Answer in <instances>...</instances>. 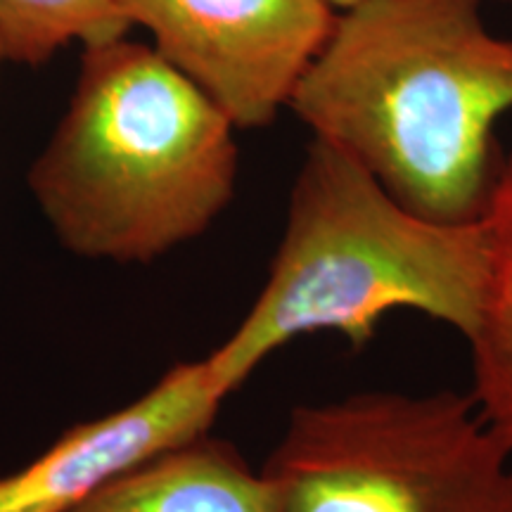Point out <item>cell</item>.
<instances>
[{"label": "cell", "mask_w": 512, "mask_h": 512, "mask_svg": "<svg viewBox=\"0 0 512 512\" xmlns=\"http://www.w3.org/2000/svg\"><path fill=\"white\" fill-rule=\"evenodd\" d=\"M486 0H361L337 15L290 110L394 200L437 221L482 219L512 112V38Z\"/></svg>", "instance_id": "1"}, {"label": "cell", "mask_w": 512, "mask_h": 512, "mask_svg": "<svg viewBox=\"0 0 512 512\" xmlns=\"http://www.w3.org/2000/svg\"><path fill=\"white\" fill-rule=\"evenodd\" d=\"M233 121L155 48L119 36L83 48L74 93L29 169L69 254L152 264L207 233L238 183Z\"/></svg>", "instance_id": "2"}, {"label": "cell", "mask_w": 512, "mask_h": 512, "mask_svg": "<svg viewBox=\"0 0 512 512\" xmlns=\"http://www.w3.org/2000/svg\"><path fill=\"white\" fill-rule=\"evenodd\" d=\"M486 280L484 219L415 214L349 155L313 138L266 283L238 328L204 358L230 396L297 337L332 332L363 349L396 311L439 320L467 342Z\"/></svg>", "instance_id": "3"}, {"label": "cell", "mask_w": 512, "mask_h": 512, "mask_svg": "<svg viewBox=\"0 0 512 512\" xmlns=\"http://www.w3.org/2000/svg\"><path fill=\"white\" fill-rule=\"evenodd\" d=\"M261 475L278 512H512V446L451 389L302 403Z\"/></svg>", "instance_id": "4"}, {"label": "cell", "mask_w": 512, "mask_h": 512, "mask_svg": "<svg viewBox=\"0 0 512 512\" xmlns=\"http://www.w3.org/2000/svg\"><path fill=\"white\" fill-rule=\"evenodd\" d=\"M235 128L273 124L337 22L328 0H119Z\"/></svg>", "instance_id": "5"}, {"label": "cell", "mask_w": 512, "mask_h": 512, "mask_svg": "<svg viewBox=\"0 0 512 512\" xmlns=\"http://www.w3.org/2000/svg\"><path fill=\"white\" fill-rule=\"evenodd\" d=\"M226 399L207 358L178 363L138 399L72 427L0 477V512H72L124 472L207 434Z\"/></svg>", "instance_id": "6"}, {"label": "cell", "mask_w": 512, "mask_h": 512, "mask_svg": "<svg viewBox=\"0 0 512 512\" xmlns=\"http://www.w3.org/2000/svg\"><path fill=\"white\" fill-rule=\"evenodd\" d=\"M72 512H278L261 470L211 434L157 453Z\"/></svg>", "instance_id": "7"}, {"label": "cell", "mask_w": 512, "mask_h": 512, "mask_svg": "<svg viewBox=\"0 0 512 512\" xmlns=\"http://www.w3.org/2000/svg\"><path fill=\"white\" fill-rule=\"evenodd\" d=\"M482 219L489 235V280L477 330L467 339L470 394L512 446V155L503 157Z\"/></svg>", "instance_id": "8"}, {"label": "cell", "mask_w": 512, "mask_h": 512, "mask_svg": "<svg viewBox=\"0 0 512 512\" xmlns=\"http://www.w3.org/2000/svg\"><path fill=\"white\" fill-rule=\"evenodd\" d=\"M119 0H0V50L5 62L36 64L79 41L86 46L126 36Z\"/></svg>", "instance_id": "9"}, {"label": "cell", "mask_w": 512, "mask_h": 512, "mask_svg": "<svg viewBox=\"0 0 512 512\" xmlns=\"http://www.w3.org/2000/svg\"><path fill=\"white\" fill-rule=\"evenodd\" d=\"M328 3H330L335 10H347V8H351V5L361 3V0H328Z\"/></svg>", "instance_id": "10"}, {"label": "cell", "mask_w": 512, "mask_h": 512, "mask_svg": "<svg viewBox=\"0 0 512 512\" xmlns=\"http://www.w3.org/2000/svg\"><path fill=\"white\" fill-rule=\"evenodd\" d=\"M5 62V57H3V50H0V64H3Z\"/></svg>", "instance_id": "11"}, {"label": "cell", "mask_w": 512, "mask_h": 512, "mask_svg": "<svg viewBox=\"0 0 512 512\" xmlns=\"http://www.w3.org/2000/svg\"><path fill=\"white\" fill-rule=\"evenodd\" d=\"M496 3H512V0H496Z\"/></svg>", "instance_id": "12"}]
</instances>
